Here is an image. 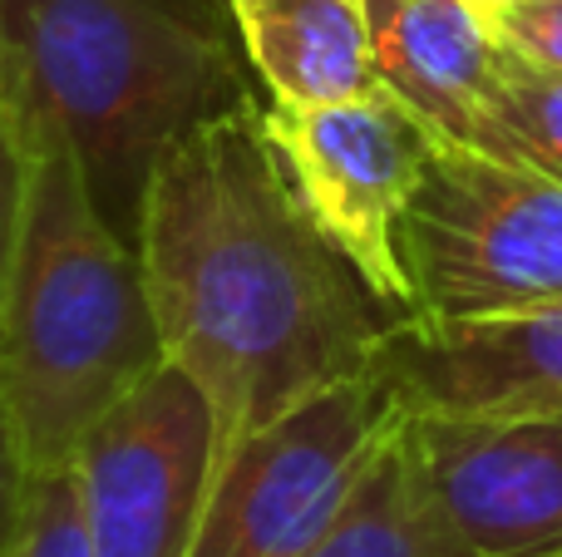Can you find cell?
Listing matches in <instances>:
<instances>
[{"instance_id": "cell-8", "label": "cell", "mask_w": 562, "mask_h": 557, "mask_svg": "<svg viewBox=\"0 0 562 557\" xmlns=\"http://www.w3.org/2000/svg\"><path fill=\"white\" fill-rule=\"evenodd\" d=\"M405 434L474 557H562V410H405Z\"/></svg>"}, {"instance_id": "cell-6", "label": "cell", "mask_w": 562, "mask_h": 557, "mask_svg": "<svg viewBox=\"0 0 562 557\" xmlns=\"http://www.w3.org/2000/svg\"><path fill=\"white\" fill-rule=\"evenodd\" d=\"M262 134L311 223L370 296L395 316L415 311L400 227L439 138L385 89L321 109L272 104L262 109Z\"/></svg>"}, {"instance_id": "cell-16", "label": "cell", "mask_w": 562, "mask_h": 557, "mask_svg": "<svg viewBox=\"0 0 562 557\" xmlns=\"http://www.w3.org/2000/svg\"><path fill=\"white\" fill-rule=\"evenodd\" d=\"M488 15L508 49L562 75V0H514V5H494Z\"/></svg>"}, {"instance_id": "cell-9", "label": "cell", "mask_w": 562, "mask_h": 557, "mask_svg": "<svg viewBox=\"0 0 562 557\" xmlns=\"http://www.w3.org/2000/svg\"><path fill=\"white\" fill-rule=\"evenodd\" d=\"M380 371L405 410H562V306L464 326L395 316Z\"/></svg>"}, {"instance_id": "cell-17", "label": "cell", "mask_w": 562, "mask_h": 557, "mask_svg": "<svg viewBox=\"0 0 562 557\" xmlns=\"http://www.w3.org/2000/svg\"><path fill=\"white\" fill-rule=\"evenodd\" d=\"M30 489H35V464H30L15 410H10L5 390H0V557H10V548H15Z\"/></svg>"}, {"instance_id": "cell-12", "label": "cell", "mask_w": 562, "mask_h": 557, "mask_svg": "<svg viewBox=\"0 0 562 557\" xmlns=\"http://www.w3.org/2000/svg\"><path fill=\"white\" fill-rule=\"evenodd\" d=\"M286 557H474L435 509L405 434V410L326 523Z\"/></svg>"}, {"instance_id": "cell-11", "label": "cell", "mask_w": 562, "mask_h": 557, "mask_svg": "<svg viewBox=\"0 0 562 557\" xmlns=\"http://www.w3.org/2000/svg\"><path fill=\"white\" fill-rule=\"evenodd\" d=\"M227 10L272 104L321 109L380 89L360 0H227Z\"/></svg>"}, {"instance_id": "cell-7", "label": "cell", "mask_w": 562, "mask_h": 557, "mask_svg": "<svg viewBox=\"0 0 562 557\" xmlns=\"http://www.w3.org/2000/svg\"><path fill=\"white\" fill-rule=\"evenodd\" d=\"M94 557H188L213 479V414L178 365L134 385L75 450Z\"/></svg>"}, {"instance_id": "cell-15", "label": "cell", "mask_w": 562, "mask_h": 557, "mask_svg": "<svg viewBox=\"0 0 562 557\" xmlns=\"http://www.w3.org/2000/svg\"><path fill=\"white\" fill-rule=\"evenodd\" d=\"M20 213H25V128H20L15 104L5 99V114H0V306H5L20 247Z\"/></svg>"}, {"instance_id": "cell-18", "label": "cell", "mask_w": 562, "mask_h": 557, "mask_svg": "<svg viewBox=\"0 0 562 557\" xmlns=\"http://www.w3.org/2000/svg\"><path fill=\"white\" fill-rule=\"evenodd\" d=\"M0 114H5V65H0Z\"/></svg>"}, {"instance_id": "cell-3", "label": "cell", "mask_w": 562, "mask_h": 557, "mask_svg": "<svg viewBox=\"0 0 562 557\" xmlns=\"http://www.w3.org/2000/svg\"><path fill=\"white\" fill-rule=\"evenodd\" d=\"M15 104L25 128V213L0 306V390L30 464H69L89 430L164 365L138 252L85 183L49 118Z\"/></svg>"}, {"instance_id": "cell-13", "label": "cell", "mask_w": 562, "mask_h": 557, "mask_svg": "<svg viewBox=\"0 0 562 557\" xmlns=\"http://www.w3.org/2000/svg\"><path fill=\"white\" fill-rule=\"evenodd\" d=\"M479 154L504 163H524L562 183V75L524 59L518 49H498L494 79L484 94Z\"/></svg>"}, {"instance_id": "cell-5", "label": "cell", "mask_w": 562, "mask_h": 557, "mask_svg": "<svg viewBox=\"0 0 562 557\" xmlns=\"http://www.w3.org/2000/svg\"><path fill=\"white\" fill-rule=\"evenodd\" d=\"M400 410L405 405L375 361L247 434L207 479L188 557L296 553L336 513Z\"/></svg>"}, {"instance_id": "cell-4", "label": "cell", "mask_w": 562, "mask_h": 557, "mask_svg": "<svg viewBox=\"0 0 562 557\" xmlns=\"http://www.w3.org/2000/svg\"><path fill=\"white\" fill-rule=\"evenodd\" d=\"M409 321L464 326L562 306V183L494 154L435 144L405 207Z\"/></svg>"}, {"instance_id": "cell-10", "label": "cell", "mask_w": 562, "mask_h": 557, "mask_svg": "<svg viewBox=\"0 0 562 557\" xmlns=\"http://www.w3.org/2000/svg\"><path fill=\"white\" fill-rule=\"evenodd\" d=\"M360 10L380 89L439 144L479 148L484 94L504 49L484 0H360Z\"/></svg>"}, {"instance_id": "cell-2", "label": "cell", "mask_w": 562, "mask_h": 557, "mask_svg": "<svg viewBox=\"0 0 562 557\" xmlns=\"http://www.w3.org/2000/svg\"><path fill=\"white\" fill-rule=\"evenodd\" d=\"M227 20V0H0L5 89L65 134L128 242L164 148L257 104Z\"/></svg>"}, {"instance_id": "cell-14", "label": "cell", "mask_w": 562, "mask_h": 557, "mask_svg": "<svg viewBox=\"0 0 562 557\" xmlns=\"http://www.w3.org/2000/svg\"><path fill=\"white\" fill-rule=\"evenodd\" d=\"M10 557H94L75 464H55V469L35 474L25 523H20Z\"/></svg>"}, {"instance_id": "cell-1", "label": "cell", "mask_w": 562, "mask_h": 557, "mask_svg": "<svg viewBox=\"0 0 562 557\" xmlns=\"http://www.w3.org/2000/svg\"><path fill=\"white\" fill-rule=\"evenodd\" d=\"M134 252L164 361L213 414V469L291 405L370 371L395 326L301 207L262 134V104L164 148Z\"/></svg>"}, {"instance_id": "cell-19", "label": "cell", "mask_w": 562, "mask_h": 557, "mask_svg": "<svg viewBox=\"0 0 562 557\" xmlns=\"http://www.w3.org/2000/svg\"><path fill=\"white\" fill-rule=\"evenodd\" d=\"M484 5H488V10H494V5H514V0H484Z\"/></svg>"}]
</instances>
